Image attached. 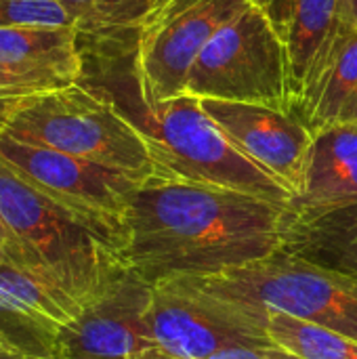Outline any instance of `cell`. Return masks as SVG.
<instances>
[{
  "mask_svg": "<svg viewBox=\"0 0 357 359\" xmlns=\"http://www.w3.org/2000/svg\"><path fill=\"white\" fill-rule=\"evenodd\" d=\"M286 210L242 191L151 175L130 194L122 261L151 284L217 276L278 252Z\"/></svg>",
  "mask_w": 357,
  "mask_h": 359,
  "instance_id": "1",
  "label": "cell"
},
{
  "mask_svg": "<svg viewBox=\"0 0 357 359\" xmlns=\"http://www.w3.org/2000/svg\"><path fill=\"white\" fill-rule=\"evenodd\" d=\"M0 219L8 231L6 259L88 303L122 267L118 246L88 221L38 191L0 160Z\"/></svg>",
  "mask_w": 357,
  "mask_h": 359,
  "instance_id": "2",
  "label": "cell"
},
{
  "mask_svg": "<svg viewBox=\"0 0 357 359\" xmlns=\"http://www.w3.org/2000/svg\"><path fill=\"white\" fill-rule=\"evenodd\" d=\"M126 99V103H116L147 139L156 166L154 175L234 189L284 206L292 200V194L276 177L225 135L198 97L181 93L149 103L139 97L130 76V95Z\"/></svg>",
  "mask_w": 357,
  "mask_h": 359,
  "instance_id": "3",
  "label": "cell"
},
{
  "mask_svg": "<svg viewBox=\"0 0 357 359\" xmlns=\"http://www.w3.org/2000/svg\"><path fill=\"white\" fill-rule=\"evenodd\" d=\"M4 133L141 179L156 170L147 139L135 122L112 97L80 82L23 97Z\"/></svg>",
  "mask_w": 357,
  "mask_h": 359,
  "instance_id": "4",
  "label": "cell"
},
{
  "mask_svg": "<svg viewBox=\"0 0 357 359\" xmlns=\"http://www.w3.org/2000/svg\"><path fill=\"white\" fill-rule=\"evenodd\" d=\"M154 347L139 359H208L227 349L269 347V311L215 292L194 278L154 284Z\"/></svg>",
  "mask_w": 357,
  "mask_h": 359,
  "instance_id": "5",
  "label": "cell"
},
{
  "mask_svg": "<svg viewBox=\"0 0 357 359\" xmlns=\"http://www.w3.org/2000/svg\"><path fill=\"white\" fill-rule=\"evenodd\" d=\"M185 93L292 111L288 55L257 6L246 4L208 40L187 74Z\"/></svg>",
  "mask_w": 357,
  "mask_h": 359,
  "instance_id": "6",
  "label": "cell"
},
{
  "mask_svg": "<svg viewBox=\"0 0 357 359\" xmlns=\"http://www.w3.org/2000/svg\"><path fill=\"white\" fill-rule=\"evenodd\" d=\"M202 286L357 341V278L278 250L244 267L194 278Z\"/></svg>",
  "mask_w": 357,
  "mask_h": 359,
  "instance_id": "7",
  "label": "cell"
},
{
  "mask_svg": "<svg viewBox=\"0 0 357 359\" xmlns=\"http://www.w3.org/2000/svg\"><path fill=\"white\" fill-rule=\"evenodd\" d=\"M0 160L38 191L88 221L118 246L122 257V219L141 177L23 143L6 133L0 135Z\"/></svg>",
  "mask_w": 357,
  "mask_h": 359,
  "instance_id": "8",
  "label": "cell"
},
{
  "mask_svg": "<svg viewBox=\"0 0 357 359\" xmlns=\"http://www.w3.org/2000/svg\"><path fill=\"white\" fill-rule=\"evenodd\" d=\"M246 4V0H173L133 44L130 76L139 97L158 103L185 93L196 57Z\"/></svg>",
  "mask_w": 357,
  "mask_h": 359,
  "instance_id": "9",
  "label": "cell"
},
{
  "mask_svg": "<svg viewBox=\"0 0 357 359\" xmlns=\"http://www.w3.org/2000/svg\"><path fill=\"white\" fill-rule=\"evenodd\" d=\"M151 299L154 284L124 265L61 326L57 359H139L154 347Z\"/></svg>",
  "mask_w": 357,
  "mask_h": 359,
  "instance_id": "10",
  "label": "cell"
},
{
  "mask_svg": "<svg viewBox=\"0 0 357 359\" xmlns=\"http://www.w3.org/2000/svg\"><path fill=\"white\" fill-rule=\"evenodd\" d=\"M206 114L263 170L295 198L301 187L314 133L295 114L257 103L200 99Z\"/></svg>",
  "mask_w": 357,
  "mask_h": 359,
  "instance_id": "11",
  "label": "cell"
},
{
  "mask_svg": "<svg viewBox=\"0 0 357 359\" xmlns=\"http://www.w3.org/2000/svg\"><path fill=\"white\" fill-rule=\"evenodd\" d=\"M80 305L8 259L0 263V343L29 359H57L61 326Z\"/></svg>",
  "mask_w": 357,
  "mask_h": 359,
  "instance_id": "12",
  "label": "cell"
},
{
  "mask_svg": "<svg viewBox=\"0 0 357 359\" xmlns=\"http://www.w3.org/2000/svg\"><path fill=\"white\" fill-rule=\"evenodd\" d=\"M84 57L80 32L65 25H15L0 29V74L29 93L80 82Z\"/></svg>",
  "mask_w": 357,
  "mask_h": 359,
  "instance_id": "13",
  "label": "cell"
},
{
  "mask_svg": "<svg viewBox=\"0 0 357 359\" xmlns=\"http://www.w3.org/2000/svg\"><path fill=\"white\" fill-rule=\"evenodd\" d=\"M271 23L290 63L295 105L316 80L341 25L339 0H246ZM295 109V107H292Z\"/></svg>",
  "mask_w": 357,
  "mask_h": 359,
  "instance_id": "14",
  "label": "cell"
},
{
  "mask_svg": "<svg viewBox=\"0 0 357 359\" xmlns=\"http://www.w3.org/2000/svg\"><path fill=\"white\" fill-rule=\"evenodd\" d=\"M357 202V124L341 122L314 135L290 217H311Z\"/></svg>",
  "mask_w": 357,
  "mask_h": 359,
  "instance_id": "15",
  "label": "cell"
},
{
  "mask_svg": "<svg viewBox=\"0 0 357 359\" xmlns=\"http://www.w3.org/2000/svg\"><path fill=\"white\" fill-rule=\"evenodd\" d=\"M357 105V29L343 21L316 80L295 105L314 135L349 122Z\"/></svg>",
  "mask_w": 357,
  "mask_h": 359,
  "instance_id": "16",
  "label": "cell"
},
{
  "mask_svg": "<svg viewBox=\"0 0 357 359\" xmlns=\"http://www.w3.org/2000/svg\"><path fill=\"white\" fill-rule=\"evenodd\" d=\"M280 250L357 278V202L301 219L286 210Z\"/></svg>",
  "mask_w": 357,
  "mask_h": 359,
  "instance_id": "17",
  "label": "cell"
},
{
  "mask_svg": "<svg viewBox=\"0 0 357 359\" xmlns=\"http://www.w3.org/2000/svg\"><path fill=\"white\" fill-rule=\"evenodd\" d=\"M72 17L80 36L116 40H135L149 27L173 0H57Z\"/></svg>",
  "mask_w": 357,
  "mask_h": 359,
  "instance_id": "18",
  "label": "cell"
},
{
  "mask_svg": "<svg viewBox=\"0 0 357 359\" xmlns=\"http://www.w3.org/2000/svg\"><path fill=\"white\" fill-rule=\"evenodd\" d=\"M269 337L303 359H357L356 339L282 311H269Z\"/></svg>",
  "mask_w": 357,
  "mask_h": 359,
  "instance_id": "19",
  "label": "cell"
},
{
  "mask_svg": "<svg viewBox=\"0 0 357 359\" xmlns=\"http://www.w3.org/2000/svg\"><path fill=\"white\" fill-rule=\"evenodd\" d=\"M15 25L74 27V21L57 0H0V29Z\"/></svg>",
  "mask_w": 357,
  "mask_h": 359,
  "instance_id": "20",
  "label": "cell"
},
{
  "mask_svg": "<svg viewBox=\"0 0 357 359\" xmlns=\"http://www.w3.org/2000/svg\"><path fill=\"white\" fill-rule=\"evenodd\" d=\"M27 95H34V93L21 88L17 82H13L11 78L0 74V135L6 130L8 120H11L13 111L17 109V105L21 103V99Z\"/></svg>",
  "mask_w": 357,
  "mask_h": 359,
  "instance_id": "21",
  "label": "cell"
},
{
  "mask_svg": "<svg viewBox=\"0 0 357 359\" xmlns=\"http://www.w3.org/2000/svg\"><path fill=\"white\" fill-rule=\"evenodd\" d=\"M208 359H303L295 355L288 349H282L278 345L269 347H244V349H227Z\"/></svg>",
  "mask_w": 357,
  "mask_h": 359,
  "instance_id": "22",
  "label": "cell"
},
{
  "mask_svg": "<svg viewBox=\"0 0 357 359\" xmlns=\"http://www.w3.org/2000/svg\"><path fill=\"white\" fill-rule=\"evenodd\" d=\"M341 19L357 29V0H339Z\"/></svg>",
  "mask_w": 357,
  "mask_h": 359,
  "instance_id": "23",
  "label": "cell"
},
{
  "mask_svg": "<svg viewBox=\"0 0 357 359\" xmlns=\"http://www.w3.org/2000/svg\"><path fill=\"white\" fill-rule=\"evenodd\" d=\"M0 359H29L27 355H23L21 351L8 347V345H2L0 343Z\"/></svg>",
  "mask_w": 357,
  "mask_h": 359,
  "instance_id": "24",
  "label": "cell"
},
{
  "mask_svg": "<svg viewBox=\"0 0 357 359\" xmlns=\"http://www.w3.org/2000/svg\"><path fill=\"white\" fill-rule=\"evenodd\" d=\"M0 248L4 250V255H6V250L11 248V238H8V231H6L2 219H0Z\"/></svg>",
  "mask_w": 357,
  "mask_h": 359,
  "instance_id": "25",
  "label": "cell"
},
{
  "mask_svg": "<svg viewBox=\"0 0 357 359\" xmlns=\"http://www.w3.org/2000/svg\"><path fill=\"white\" fill-rule=\"evenodd\" d=\"M349 122H351V124H357V105L356 109H353V114H351V118H349Z\"/></svg>",
  "mask_w": 357,
  "mask_h": 359,
  "instance_id": "26",
  "label": "cell"
},
{
  "mask_svg": "<svg viewBox=\"0 0 357 359\" xmlns=\"http://www.w3.org/2000/svg\"><path fill=\"white\" fill-rule=\"evenodd\" d=\"M2 261H6V255H4V250L0 248V263H2Z\"/></svg>",
  "mask_w": 357,
  "mask_h": 359,
  "instance_id": "27",
  "label": "cell"
}]
</instances>
